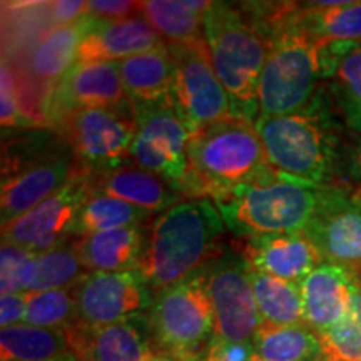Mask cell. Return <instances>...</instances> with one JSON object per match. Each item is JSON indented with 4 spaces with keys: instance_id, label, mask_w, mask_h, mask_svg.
I'll return each mask as SVG.
<instances>
[{
    "instance_id": "obj_1",
    "label": "cell",
    "mask_w": 361,
    "mask_h": 361,
    "mask_svg": "<svg viewBox=\"0 0 361 361\" xmlns=\"http://www.w3.org/2000/svg\"><path fill=\"white\" fill-rule=\"evenodd\" d=\"M226 224L211 200H184L156 214L146 228L137 273L161 293L204 271L223 255Z\"/></svg>"
},
{
    "instance_id": "obj_2",
    "label": "cell",
    "mask_w": 361,
    "mask_h": 361,
    "mask_svg": "<svg viewBox=\"0 0 361 361\" xmlns=\"http://www.w3.org/2000/svg\"><path fill=\"white\" fill-rule=\"evenodd\" d=\"M255 123L229 117L191 134L188 142V174L180 192L186 200L216 202L243 184L273 179Z\"/></svg>"
},
{
    "instance_id": "obj_3",
    "label": "cell",
    "mask_w": 361,
    "mask_h": 361,
    "mask_svg": "<svg viewBox=\"0 0 361 361\" xmlns=\"http://www.w3.org/2000/svg\"><path fill=\"white\" fill-rule=\"evenodd\" d=\"M255 128L274 173L313 186L341 184L345 139L318 99L298 114L258 116Z\"/></svg>"
},
{
    "instance_id": "obj_4",
    "label": "cell",
    "mask_w": 361,
    "mask_h": 361,
    "mask_svg": "<svg viewBox=\"0 0 361 361\" xmlns=\"http://www.w3.org/2000/svg\"><path fill=\"white\" fill-rule=\"evenodd\" d=\"M204 37L214 71L231 97L234 114L258 119V80L269 51V39L241 4L213 2L204 13Z\"/></svg>"
},
{
    "instance_id": "obj_5",
    "label": "cell",
    "mask_w": 361,
    "mask_h": 361,
    "mask_svg": "<svg viewBox=\"0 0 361 361\" xmlns=\"http://www.w3.org/2000/svg\"><path fill=\"white\" fill-rule=\"evenodd\" d=\"M324 188L278 174L269 180L234 188L214 204L226 228L241 239L305 233L318 209Z\"/></svg>"
},
{
    "instance_id": "obj_6",
    "label": "cell",
    "mask_w": 361,
    "mask_h": 361,
    "mask_svg": "<svg viewBox=\"0 0 361 361\" xmlns=\"http://www.w3.org/2000/svg\"><path fill=\"white\" fill-rule=\"evenodd\" d=\"M147 324L156 355L178 361L204 358L214 340V311L206 269L157 293L149 308Z\"/></svg>"
},
{
    "instance_id": "obj_7",
    "label": "cell",
    "mask_w": 361,
    "mask_h": 361,
    "mask_svg": "<svg viewBox=\"0 0 361 361\" xmlns=\"http://www.w3.org/2000/svg\"><path fill=\"white\" fill-rule=\"evenodd\" d=\"M322 45L293 25L271 39L258 80V116H290L314 101L322 74Z\"/></svg>"
},
{
    "instance_id": "obj_8",
    "label": "cell",
    "mask_w": 361,
    "mask_h": 361,
    "mask_svg": "<svg viewBox=\"0 0 361 361\" xmlns=\"http://www.w3.org/2000/svg\"><path fill=\"white\" fill-rule=\"evenodd\" d=\"M90 171L84 169L69 147L29 146L4 147L2 156V226L29 213L40 202L82 178Z\"/></svg>"
},
{
    "instance_id": "obj_9",
    "label": "cell",
    "mask_w": 361,
    "mask_h": 361,
    "mask_svg": "<svg viewBox=\"0 0 361 361\" xmlns=\"http://www.w3.org/2000/svg\"><path fill=\"white\" fill-rule=\"evenodd\" d=\"M59 139L90 173L129 162L135 137L133 102L126 107H87L54 121Z\"/></svg>"
},
{
    "instance_id": "obj_10",
    "label": "cell",
    "mask_w": 361,
    "mask_h": 361,
    "mask_svg": "<svg viewBox=\"0 0 361 361\" xmlns=\"http://www.w3.org/2000/svg\"><path fill=\"white\" fill-rule=\"evenodd\" d=\"M133 112L135 137L129 161L161 176L180 192L188 174L191 130L174 106L173 97L157 102H133Z\"/></svg>"
},
{
    "instance_id": "obj_11",
    "label": "cell",
    "mask_w": 361,
    "mask_h": 361,
    "mask_svg": "<svg viewBox=\"0 0 361 361\" xmlns=\"http://www.w3.org/2000/svg\"><path fill=\"white\" fill-rule=\"evenodd\" d=\"M168 47L174 59L173 101L191 134L236 117L231 97L214 71L206 37Z\"/></svg>"
},
{
    "instance_id": "obj_12",
    "label": "cell",
    "mask_w": 361,
    "mask_h": 361,
    "mask_svg": "<svg viewBox=\"0 0 361 361\" xmlns=\"http://www.w3.org/2000/svg\"><path fill=\"white\" fill-rule=\"evenodd\" d=\"M306 238L324 263L340 266L361 283V202L346 183L323 189Z\"/></svg>"
},
{
    "instance_id": "obj_13",
    "label": "cell",
    "mask_w": 361,
    "mask_h": 361,
    "mask_svg": "<svg viewBox=\"0 0 361 361\" xmlns=\"http://www.w3.org/2000/svg\"><path fill=\"white\" fill-rule=\"evenodd\" d=\"M75 319L102 328L144 314L154 296L137 271H90L74 286Z\"/></svg>"
},
{
    "instance_id": "obj_14",
    "label": "cell",
    "mask_w": 361,
    "mask_h": 361,
    "mask_svg": "<svg viewBox=\"0 0 361 361\" xmlns=\"http://www.w3.org/2000/svg\"><path fill=\"white\" fill-rule=\"evenodd\" d=\"M92 194L90 173L40 202L29 213L2 226V243L16 245L34 255L56 250L69 241L80 207Z\"/></svg>"
},
{
    "instance_id": "obj_15",
    "label": "cell",
    "mask_w": 361,
    "mask_h": 361,
    "mask_svg": "<svg viewBox=\"0 0 361 361\" xmlns=\"http://www.w3.org/2000/svg\"><path fill=\"white\" fill-rule=\"evenodd\" d=\"M214 311L216 340L252 345L261 326L258 305L245 259L224 258L206 271Z\"/></svg>"
},
{
    "instance_id": "obj_16",
    "label": "cell",
    "mask_w": 361,
    "mask_h": 361,
    "mask_svg": "<svg viewBox=\"0 0 361 361\" xmlns=\"http://www.w3.org/2000/svg\"><path fill=\"white\" fill-rule=\"evenodd\" d=\"M129 104L117 62H75L49 94L45 124L52 128L54 121L69 111Z\"/></svg>"
},
{
    "instance_id": "obj_17",
    "label": "cell",
    "mask_w": 361,
    "mask_h": 361,
    "mask_svg": "<svg viewBox=\"0 0 361 361\" xmlns=\"http://www.w3.org/2000/svg\"><path fill=\"white\" fill-rule=\"evenodd\" d=\"M66 333L75 361H149L154 355L144 314L102 328L75 323Z\"/></svg>"
},
{
    "instance_id": "obj_18",
    "label": "cell",
    "mask_w": 361,
    "mask_h": 361,
    "mask_svg": "<svg viewBox=\"0 0 361 361\" xmlns=\"http://www.w3.org/2000/svg\"><path fill=\"white\" fill-rule=\"evenodd\" d=\"M251 269L301 284L324 261L305 233L263 234L246 238L239 246Z\"/></svg>"
},
{
    "instance_id": "obj_19",
    "label": "cell",
    "mask_w": 361,
    "mask_h": 361,
    "mask_svg": "<svg viewBox=\"0 0 361 361\" xmlns=\"http://www.w3.org/2000/svg\"><path fill=\"white\" fill-rule=\"evenodd\" d=\"M87 19L89 27L79 47L78 62H121L164 45L141 13L111 22L90 16Z\"/></svg>"
},
{
    "instance_id": "obj_20",
    "label": "cell",
    "mask_w": 361,
    "mask_h": 361,
    "mask_svg": "<svg viewBox=\"0 0 361 361\" xmlns=\"http://www.w3.org/2000/svg\"><path fill=\"white\" fill-rule=\"evenodd\" d=\"M301 286L305 323L323 335L348 314L356 279L340 266L323 263L311 271Z\"/></svg>"
},
{
    "instance_id": "obj_21",
    "label": "cell",
    "mask_w": 361,
    "mask_h": 361,
    "mask_svg": "<svg viewBox=\"0 0 361 361\" xmlns=\"http://www.w3.org/2000/svg\"><path fill=\"white\" fill-rule=\"evenodd\" d=\"M94 192L107 194L151 213H162L186 197L161 176L139 168L133 162L90 173Z\"/></svg>"
},
{
    "instance_id": "obj_22",
    "label": "cell",
    "mask_w": 361,
    "mask_h": 361,
    "mask_svg": "<svg viewBox=\"0 0 361 361\" xmlns=\"http://www.w3.org/2000/svg\"><path fill=\"white\" fill-rule=\"evenodd\" d=\"M147 224L74 238L72 246L87 271H134L141 259Z\"/></svg>"
},
{
    "instance_id": "obj_23",
    "label": "cell",
    "mask_w": 361,
    "mask_h": 361,
    "mask_svg": "<svg viewBox=\"0 0 361 361\" xmlns=\"http://www.w3.org/2000/svg\"><path fill=\"white\" fill-rule=\"evenodd\" d=\"M87 16L78 24L52 27L37 40L29 57V72L35 84L56 87V84L78 62L79 47L87 32Z\"/></svg>"
},
{
    "instance_id": "obj_24",
    "label": "cell",
    "mask_w": 361,
    "mask_h": 361,
    "mask_svg": "<svg viewBox=\"0 0 361 361\" xmlns=\"http://www.w3.org/2000/svg\"><path fill=\"white\" fill-rule=\"evenodd\" d=\"M130 102H157L173 97L174 59L168 45L117 62Z\"/></svg>"
},
{
    "instance_id": "obj_25",
    "label": "cell",
    "mask_w": 361,
    "mask_h": 361,
    "mask_svg": "<svg viewBox=\"0 0 361 361\" xmlns=\"http://www.w3.org/2000/svg\"><path fill=\"white\" fill-rule=\"evenodd\" d=\"M286 25L308 34L319 45L361 42V2H345L336 7H318L314 2L293 4Z\"/></svg>"
},
{
    "instance_id": "obj_26",
    "label": "cell",
    "mask_w": 361,
    "mask_h": 361,
    "mask_svg": "<svg viewBox=\"0 0 361 361\" xmlns=\"http://www.w3.org/2000/svg\"><path fill=\"white\" fill-rule=\"evenodd\" d=\"M72 358L66 331L20 323L0 331L2 361H59Z\"/></svg>"
},
{
    "instance_id": "obj_27",
    "label": "cell",
    "mask_w": 361,
    "mask_h": 361,
    "mask_svg": "<svg viewBox=\"0 0 361 361\" xmlns=\"http://www.w3.org/2000/svg\"><path fill=\"white\" fill-rule=\"evenodd\" d=\"M255 353L264 361H322V338L308 324L271 326L263 324L252 341Z\"/></svg>"
},
{
    "instance_id": "obj_28",
    "label": "cell",
    "mask_w": 361,
    "mask_h": 361,
    "mask_svg": "<svg viewBox=\"0 0 361 361\" xmlns=\"http://www.w3.org/2000/svg\"><path fill=\"white\" fill-rule=\"evenodd\" d=\"M250 278L263 324L293 326L305 323L301 286L250 268Z\"/></svg>"
},
{
    "instance_id": "obj_29",
    "label": "cell",
    "mask_w": 361,
    "mask_h": 361,
    "mask_svg": "<svg viewBox=\"0 0 361 361\" xmlns=\"http://www.w3.org/2000/svg\"><path fill=\"white\" fill-rule=\"evenodd\" d=\"M139 13L159 34L166 45H183L204 39V16L189 0H146Z\"/></svg>"
},
{
    "instance_id": "obj_30",
    "label": "cell",
    "mask_w": 361,
    "mask_h": 361,
    "mask_svg": "<svg viewBox=\"0 0 361 361\" xmlns=\"http://www.w3.org/2000/svg\"><path fill=\"white\" fill-rule=\"evenodd\" d=\"M154 219V213L142 209L107 194L94 192L80 207L78 219L71 229V238H82L89 234L112 231L133 224H147Z\"/></svg>"
},
{
    "instance_id": "obj_31",
    "label": "cell",
    "mask_w": 361,
    "mask_h": 361,
    "mask_svg": "<svg viewBox=\"0 0 361 361\" xmlns=\"http://www.w3.org/2000/svg\"><path fill=\"white\" fill-rule=\"evenodd\" d=\"M89 273L90 271L85 269L82 261L79 259L72 241L64 243L56 250L37 255L35 276L29 291L37 293L74 288Z\"/></svg>"
},
{
    "instance_id": "obj_32",
    "label": "cell",
    "mask_w": 361,
    "mask_h": 361,
    "mask_svg": "<svg viewBox=\"0 0 361 361\" xmlns=\"http://www.w3.org/2000/svg\"><path fill=\"white\" fill-rule=\"evenodd\" d=\"M74 288L52 291H29L25 322L27 324L66 331L75 324Z\"/></svg>"
},
{
    "instance_id": "obj_33",
    "label": "cell",
    "mask_w": 361,
    "mask_h": 361,
    "mask_svg": "<svg viewBox=\"0 0 361 361\" xmlns=\"http://www.w3.org/2000/svg\"><path fill=\"white\" fill-rule=\"evenodd\" d=\"M319 338L324 360L361 361V284L358 281L348 314Z\"/></svg>"
},
{
    "instance_id": "obj_34",
    "label": "cell",
    "mask_w": 361,
    "mask_h": 361,
    "mask_svg": "<svg viewBox=\"0 0 361 361\" xmlns=\"http://www.w3.org/2000/svg\"><path fill=\"white\" fill-rule=\"evenodd\" d=\"M37 255L16 245L2 243L0 250V293H25L35 276Z\"/></svg>"
},
{
    "instance_id": "obj_35",
    "label": "cell",
    "mask_w": 361,
    "mask_h": 361,
    "mask_svg": "<svg viewBox=\"0 0 361 361\" xmlns=\"http://www.w3.org/2000/svg\"><path fill=\"white\" fill-rule=\"evenodd\" d=\"M0 121H2L4 129L19 128L25 123L24 109H22V99L19 92V84H17L16 74L12 67L6 61L2 62L0 69Z\"/></svg>"
},
{
    "instance_id": "obj_36",
    "label": "cell",
    "mask_w": 361,
    "mask_h": 361,
    "mask_svg": "<svg viewBox=\"0 0 361 361\" xmlns=\"http://www.w3.org/2000/svg\"><path fill=\"white\" fill-rule=\"evenodd\" d=\"M335 78L346 94L361 102V44L341 59Z\"/></svg>"
},
{
    "instance_id": "obj_37",
    "label": "cell",
    "mask_w": 361,
    "mask_h": 361,
    "mask_svg": "<svg viewBox=\"0 0 361 361\" xmlns=\"http://www.w3.org/2000/svg\"><path fill=\"white\" fill-rule=\"evenodd\" d=\"M141 2L130 0H90L87 16L97 20H121L139 16Z\"/></svg>"
},
{
    "instance_id": "obj_38",
    "label": "cell",
    "mask_w": 361,
    "mask_h": 361,
    "mask_svg": "<svg viewBox=\"0 0 361 361\" xmlns=\"http://www.w3.org/2000/svg\"><path fill=\"white\" fill-rule=\"evenodd\" d=\"M47 12L51 16L54 27L72 25L82 20L89 12V2L82 0H61V2H49Z\"/></svg>"
},
{
    "instance_id": "obj_39",
    "label": "cell",
    "mask_w": 361,
    "mask_h": 361,
    "mask_svg": "<svg viewBox=\"0 0 361 361\" xmlns=\"http://www.w3.org/2000/svg\"><path fill=\"white\" fill-rule=\"evenodd\" d=\"M29 291L0 296V326L8 328L25 322Z\"/></svg>"
},
{
    "instance_id": "obj_40",
    "label": "cell",
    "mask_w": 361,
    "mask_h": 361,
    "mask_svg": "<svg viewBox=\"0 0 361 361\" xmlns=\"http://www.w3.org/2000/svg\"><path fill=\"white\" fill-rule=\"evenodd\" d=\"M255 355L252 345H245V343H231L223 340L211 341L207 348L204 360L206 361H250L251 356Z\"/></svg>"
},
{
    "instance_id": "obj_41",
    "label": "cell",
    "mask_w": 361,
    "mask_h": 361,
    "mask_svg": "<svg viewBox=\"0 0 361 361\" xmlns=\"http://www.w3.org/2000/svg\"><path fill=\"white\" fill-rule=\"evenodd\" d=\"M333 101L336 102L338 111H340L343 121L348 126V129L361 135V102L356 101L355 97H351L350 94H346L338 84Z\"/></svg>"
},
{
    "instance_id": "obj_42",
    "label": "cell",
    "mask_w": 361,
    "mask_h": 361,
    "mask_svg": "<svg viewBox=\"0 0 361 361\" xmlns=\"http://www.w3.org/2000/svg\"><path fill=\"white\" fill-rule=\"evenodd\" d=\"M341 171H345L355 183L361 186V135H348L343 147V166Z\"/></svg>"
},
{
    "instance_id": "obj_43",
    "label": "cell",
    "mask_w": 361,
    "mask_h": 361,
    "mask_svg": "<svg viewBox=\"0 0 361 361\" xmlns=\"http://www.w3.org/2000/svg\"><path fill=\"white\" fill-rule=\"evenodd\" d=\"M149 361H178L174 358H171V356H164V355H152L151 358H149Z\"/></svg>"
},
{
    "instance_id": "obj_44",
    "label": "cell",
    "mask_w": 361,
    "mask_h": 361,
    "mask_svg": "<svg viewBox=\"0 0 361 361\" xmlns=\"http://www.w3.org/2000/svg\"><path fill=\"white\" fill-rule=\"evenodd\" d=\"M355 194H356V197H358V201L361 202V186L355 188Z\"/></svg>"
},
{
    "instance_id": "obj_45",
    "label": "cell",
    "mask_w": 361,
    "mask_h": 361,
    "mask_svg": "<svg viewBox=\"0 0 361 361\" xmlns=\"http://www.w3.org/2000/svg\"><path fill=\"white\" fill-rule=\"evenodd\" d=\"M250 361H264V360H263V358H259V356L255 353V355H252V356H251V360H250Z\"/></svg>"
},
{
    "instance_id": "obj_46",
    "label": "cell",
    "mask_w": 361,
    "mask_h": 361,
    "mask_svg": "<svg viewBox=\"0 0 361 361\" xmlns=\"http://www.w3.org/2000/svg\"><path fill=\"white\" fill-rule=\"evenodd\" d=\"M59 361H75L74 358H67V360H59Z\"/></svg>"
},
{
    "instance_id": "obj_47",
    "label": "cell",
    "mask_w": 361,
    "mask_h": 361,
    "mask_svg": "<svg viewBox=\"0 0 361 361\" xmlns=\"http://www.w3.org/2000/svg\"><path fill=\"white\" fill-rule=\"evenodd\" d=\"M200 361H206V360H204V358H202V360H200Z\"/></svg>"
},
{
    "instance_id": "obj_48",
    "label": "cell",
    "mask_w": 361,
    "mask_h": 361,
    "mask_svg": "<svg viewBox=\"0 0 361 361\" xmlns=\"http://www.w3.org/2000/svg\"><path fill=\"white\" fill-rule=\"evenodd\" d=\"M322 361H329V360H322Z\"/></svg>"
},
{
    "instance_id": "obj_49",
    "label": "cell",
    "mask_w": 361,
    "mask_h": 361,
    "mask_svg": "<svg viewBox=\"0 0 361 361\" xmlns=\"http://www.w3.org/2000/svg\"><path fill=\"white\" fill-rule=\"evenodd\" d=\"M360 284H361V283H360Z\"/></svg>"
}]
</instances>
